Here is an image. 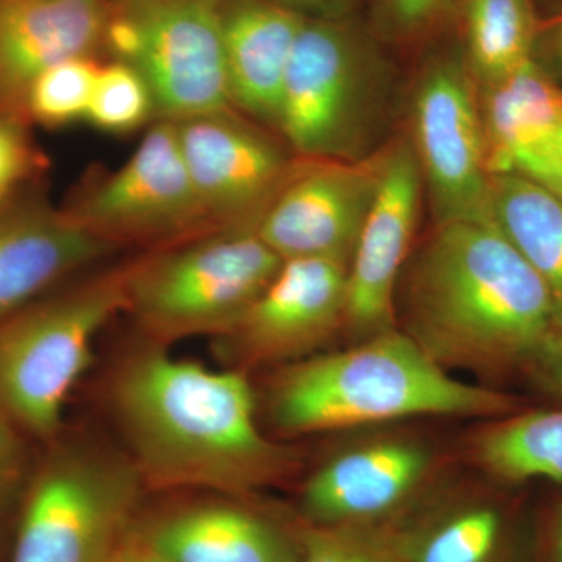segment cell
<instances>
[{"mask_svg":"<svg viewBox=\"0 0 562 562\" xmlns=\"http://www.w3.org/2000/svg\"><path fill=\"white\" fill-rule=\"evenodd\" d=\"M349 266L331 260L283 261L238 324L224 336L249 361L299 357L346 321Z\"/></svg>","mask_w":562,"mask_h":562,"instance_id":"cell-14","label":"cell"},{"mask_svg":"<svg viewBox=\"0 0 562 562\" xmlns=\"http://www.w3.org/2000/svg\"><path fill=\"white\" fill-rule=\"evenodd\" d=\"M85 121L111 135H127L157 121L147 81L125 63H101Z\"/></svg>","mask_w":562,"mask_h":562,"instance_id":"cell-24","label":"cell"},{"mask_svg":"<svg viewBox=\"0 0 562 562\" xmlns=\"http://www.w3.org/2000/svg\"><path fill=\"white\" fill-rule=\"evenodd\" d=\"M422 172L412 144L386 150L379 191L349 266L346 322L361 331L391 330L398 272L419 216Z\"/></svg>","mask_w":562,"mask_h":562,"instance_id":"cell-13","label":"cell"},{"mask_svg":"<svg viewBox=\"0 0 562 562\" xmlns=\"http://www.w3.org/2000/svg\"><path fill=\"white\" fill-rule=\"evenodd\" d=\"M384 161L386 150L361 161L299 158L257 235L283 261L317 258L349 266Z\"/></svg>","mask_w":562,"mask_h":562,"instance_id":"cell-12","label":"cell"},{"mask_svg":"<svg viewBox=\"0 0 562 562\" xmlns=\"http://www.w3.org/2000/svg\"><path fill=\"white\" fill-rule=\"evenodd\" d=\"M105 2H109V0H105Z\"/></svg>","mask_w":562,"mask_h":562,"instance_id":"cell-38","label":"cell"},{"mask_svg":"<svg viewBox=\"0 0 562 562\" xmlns=\"http://www.w3.org/2000/svg\"><path fill=\"white\" fill-rule=\"evenodd\" d=\"M222 2H106L102 50L147 81L157 121L233 109L225 76Z\"/></svg>","mask_w":562,"mask_h":562,"instance_id":"cell-7","label":"cell"},{"mask_svg":"<svg viewBox=\"0 0 562 562\" xmlns=\"http://www.w3.org/2000/svg\"><path fill=\"white\" fill-rule=\"evenodd\" d=\"M105 0H0V116L27 124L25 101L41 74L103 46Z\"/></svg>","mask_w":562,"mask_h":562,"instance_id":"cell-16","label":"cell"},{"mask_svg":"<svg viewBox=\"0 0 562 562\" xmlns=\"http://www.w3.org/2000/svg\"><path fill=\"white\" fill-rule=\"evenodd\" d=\"M541 357L553 386L562 394V322L554 327L549 341L543 346Z\"/></svg>","mask_w":562,"mask_h":562,"instance_id":"cell-33","label":"cell"},{"mask_svg":"<svg viewBox=\"0 0 562 562\" xmlns=\"http://www.w3.org/2000/svg\"><path fill=\"white\" fill-rule=\"evenodd\" d=\"M297 562H413L387 538L351 524L317 525L303 535Z\"/></svg>","mask_w":562,"mask_h":562,"instance_id":"cell-27","label":"cell"},{"mask_svg":"<svg viewBox=\"0 0 562 562\" xmlns=\"http://www.w3.org/2000/svg\"><path fill=\"white\" fill-rule=\"evenodd\" d=\"M408 290L409 336L443 369L528 360L557 325L549 288L491 222L438 224Z\"/></svg>","mask_w":562,"mask_h":562,"instance_id":"cell-2","label":"cell"},{"mask_svg":"<svg viewBox=\"0 0 562 562\" xmlns=\"http://www.w3.org/2000/svg\"><path fill=\"white\" fill-rule=\"evenodd\" d=\"M101 63L95 57L72 58L41 74L25 101V121L60 128L85 121Z\"/></svg>","mask_w":562,"mask_h":562,"instance_id":"cell-25","label":"cell"},{"mask_svg":"<svg viewBox=\"0 0 562 562\" xmlns=\"http://www.w3.org/2000/svg\"><path fill=\"white\" fill-rule=\"evenodd\" d=\"M128 276L131 262L106 269L0 322V405L16 427L40 439L60 431L95 336L125 312Z\"/></svg>","mask_w":562,"mask_h":562,"instance_id":"cell-4","label":"cell"},{"mask_svg":"<svg viewBox=\"0 0 562 562\" xmlns=\"http://www.w3.org/2000/svg\"><path fill=\"white\" fill-rule=\"evenodd\" d=\"M561 144H562V127H561Z\"/></svg>","mask_w":562,"mask_h":562,"instance_id":"cell-37","label":"cell"},{"mask_svg":"<svg viewBox=\"0 0 562 562\" xmlns=\"http://www.w3.org/2000/svg\"><path fill=\"white\" fill-rule=\"evenodd\" d=\"M490 222L549 288L562 322V199L512 172L490 173ZM554 325V327H557Z\"/></svg>","mask_w":562,"mask_h":562,"instance_id":"cell-21","label":"cell"},{"mask_svg":"<svg viewBox=\"0 0 562 562\" xmlns=\"http://www.w3.org/2000/svg\"><path fill=\"white\" fill-rule=\"evenodd\" d=\"M21 122L0 116V210L9 205L14 192L20 190L41 160Z\"/></svg>","mask_w":562,"mask_h":562,"instance_id":"cell-28","label":"cell"},{"mask_svg":"<svg viewBox=\"0 0 562 562\" xmlns=\"http://www.w3.org/2000/svg\"><path fill=\"white\" fill-rule=\"evenodd\" d=\"M490 173L512 172L562 199V88L536 61L479 87Z\"/></svg>","mask_w":562,"mask_h":562,"instance_id":"cell-15","label":"cell"},{"mask_svg":"<svg viewBox=\"0 0 562 562\" xmlns=\"http://www.w3.org/2000/svg\"><path fill=\"white\" fill-rule=\"evenodd\" d=\"M22 465L24 453L20 436L13 422L3 414L0 416V503L7 501L20 482Z\"/></svg>","mask_w":562,"mask_h":562,"instance_id":"cell-30","label":"cell"},{"mask_svg":"<svg viewBox=\"0 0 562 562\" xmlns=\"http://www.w3.org/2000/svg\"><path fill=\"white\" fill-rule=\"evenodd\" d=\"M425 468L427 458L409 443L362 447L314 473L303 492V508L319 525L371 519L405 498Z\"/></svg>","mask_w":562,"mask_h":562,"instance_id":"cell-19","label":"cell"},{"mask_svg":"<svg viewBox=\"0 0 562 562\" xmlns=\"http://www.w3.org/2000/svg\"><path fill=\"white\" fill-rule=\"evenodd\" d=\"M111 403L144 486L241 494L286 465L258 428L241 372L181 360L149 342L121 366Z\"/></svg>","mask_w":562,"mask_h":562,"instance_id":"cell-1","label":"cell"},{"mask_svg":"<svg viewBox=\"0 0 562 562\" xmlns=\"http://www.w3.org/2000/svg\"><path fill=\"white\" fill-rule=\"evenodd\" d=\"M140 535L172 562H297L272 525L228 503L181 506L136 520Z\"/></svg>","mask_w":562,"mask_h":562,"instance_id":"cell-20","label":"cell"},{"mask_svg":"<svg viewBox=\"0 0 562 562\" xmlns=\"http://www.w3.org/2000/svg\"><path fill=\"white\" fill-rule=\"evenodd\" d=\"M3 414L5 413H3L2 405H0V416H3Z\"/></svg>","mask_w":562,"mask_h":562,"instance_id":"cell-36","label":"cell"},{"mask_svg":"<svg viewBox=\"0 0 562 562\" xmlns=\"http://www.w3.org/2000/svg\"><path fill=\"white\" fill-rule=\"evenodd\" d=\"M513 406L501 392L453 379L394 330L292 366L272 394L273 420L297 435L413 416H495Z\"/></svg>","mask_w":562,"mask_h":562,"instance_id":"cell-3","label":"cell"},{"mask_svg":"<svg viewBox=\"0 0 562 562\" xmlns=\"http://www.w3.org/2000/svg\"><path fill=\"white\" fill-rule=\"evenodd\" d=\"M272 2L295 11L308 20H341L349 9V0H272Z\"/></svg>","mask_w":562,"mask_h":562,"instance_id":"cell-32","label":"cell"},{"mask_svg":"<svg viewBox=\"0 0 562 562\" xmlns=\"http://www.w3.org/2000/svg\"><path fill=\"white\" fill-rule=\"evenodd\" d=\"M117 249L85 228L66 209L40 202L3 206L0 210V322Z\"/></svg>","mask_w":562,"mask_h":562,"instance_id":"cell-17","label":"cell"},{"mask_svg":"<svg viewBox=\"0 0 562 562\" xmlns=\"http://www.w3.org/2000/svg\"><path fill=\"white\" fill-rule=\"evenodd\" d=\"M283 260L255 231H213L131 262L127 306L150 342L225 336Z\"/></svg>","mask_w":562,"mask_h":562,"instance_id":"cell-5","label":"cell"},{"mask_svg":"<svg viewBox=\"0 0 562 562\" xmlns=\"http://www.w3.org/2000/svg\"><path fill=\"white\" fill-rule=\"evenodd\" d=\"M557 562H562V517L557 535Z\"/></svg>","mask_w":562,"mask_h":562,"instance_id":"cell-35","label":"cell"},{"mask_svg":"<svg viewBox=\"0 0 562 562\" xmlns=\"http://www.w3.org/2000/svg\"><path fill=\"white\" fill-rule=\"evenodd\" d=\"M469 70L480 87L535 58L539 22L531 0H464Z\"/></svg>","mask_w":562,"mask_h":562,"instance_id":"cell-22","label":"cell"},{"mask_svg":"<svg viewBox=\"0 0 562 562\" xmlns=\"http://www.w3.org/2000/svg\"><path fill=\"white\" fill-rule=\"evenodd\" d=\"M501 531L491 509H472L442 525L422 546L413 562H486Z\"/></svg>","mask_w":562,"mask_h":562,"instance_id":"cell-26","label":"cell"},{"mask_svg":"<svg viewBox=\"0 0 562 562\" xmlns=\"http://www.w3.org/2000/svg\"><path fill=\"white\" fill-rule=\"evenodd\" d=\"M85 228L116 247H168L217 231L203 211L181 155L176 122L158 120L131 158L98 177L66 206Z\"/></svg>","mask_w":562,"mask_h":562,"instance_id":"cell-8","label":"cell"},{"mask_svg":"<svg viewBox=\"0 0 562 562\" xmlns=\"http://www.w3.org/2000/svg\"><path fill=\"white\" fill-rule=\"evenodd\" d=\"M173 122L192 187L213 227L257 232L299 158L233 109Z\"/></svg>","mask_w":562,"mask_h":562,"instance_id":"cell-10","label":"cell"},{"mask_svg":"<svg viewBox=\"0 0 562 562\" xmlns=\"http://www.w3.org/2000/svg\"><path fill=\"white\" fill-rule=\"evenodd\" d=\"M362 50L341 20H305L284 76L276 128L297 158L344 160L357 128Z\"/></svg>","mask_w":562,"mask_h":562,"instance_id":"cell-11","label":"cell"},{"mask_svg":"<svg viewBox=\"0 0 562 562\" xmlns=\"http://www.w3.org/2000/svg\"><path fill=\"white\" fill-rule=\"evenodd\" d=\"M135 524L106 562H172L140 535Z\"/></svg>","mask_w":562,"mask_h":562,"instance_id":"cell-31","label":"cell"},{"mask_svg":"<svg viewBox=\"0 0 562 562\" xmlns=\"http://www.w3.org/2000/svg\"><path fill=\"white\" fill-rule=\"evenodd\" d=\"M144 482L131 457L60 446L35 473L11 562H106L136 522Z\"/></svg>","mask_w":562,"mask_h":562,"instance_id":"cell-6","label":"cell"},{"mask_svg":"<svg viewBox=\"0 0 562 562\" xmlns=\"http://www.w3.org/2000/svg\"><path fill=\"white\" fill-rule=\"evenodd\" d=\"M308 18L272 0H224V60L235 110L276 127L295 40Z\"/></svg>","mask_w":562,"mask_h":562,"instance_id":"cell-18","label":"cell"},{"mask_svg":"<svg viewBox=\"0 0 562 562\" xmlns=\"http://www.w3.org/2000/svg\"><path fill=\"white\" fill-rule=\"evenodd\" d=\"M471 70L435 63L414 95V154L438 224L490 222V171L480 95Z\"/></svg>","mask_w":562,"mask_h":562,"instance_id":"cell-9","label":"cell"},{"mask_svg":"<svg viewBox=\"0 0 562 562\" xmlns=\"http://www.w3.org/2000/svg\"><path fill=\"white\" fill-rule=\"evenodd\" d=\"M543 38L547 50L562 66V14L547 25L546 31L539 29L538 36Z\"/></svg>","mask_w":562,"mask_h":562,"instance_id":"cell-34","label":"cell"},{"mask_svg":"<svg viewBox=\"0 0 562 562\" xmlns=\"http://www.w3.org/2000/svg\"><path fill=\"white\" fill-rule=\"evenodd\" d=\"M480 458L502 479L562 483V409L525 414L487 432Z\"/></svg>","mask_w":562,"mask_h":562,"instance_id":"cell-23","label":"cell"},{"mask_svg":"<svg viewBox=\"0 0 562 562\" xmlns=\"http://www.w3.org/2000/svg\"><path fill=\"white\" fill-rule=\"evenodd\" d=\"M461 0H380L384 16L395 31L413 35L438 24Z\"/></svg>","mask_w":562,"mask_h":562,"instance_id":"cell-29","label":"cell"}]
</instances>
